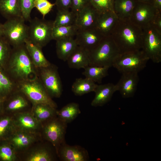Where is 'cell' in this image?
<instances>
[{
    "mask_svg": "<svg viewBox=\"0 0 161 161\" xmlns=\"http://www.w3.org/2000/svg\"><path fill=\"white\" fill-rule=\"evenodd\" d=\"M4 69L18 84L38 78L37 68L32 61L24 44L12 48Z\"/></svg>",
    "mask_w": 161,
    "mask_h": 161,
    "instance_id": "6da1fadb",
    "label": "cell"
},
{
    "mask_svg": "<svg viewBox=\"0 0 161 161\" xmlns=\"http://www.w3.org/2000/svg\"><path fill=\"white\" fill-rule=\"evenodd\" d=\"M110 36L120 54L142 49L143 42L142 29L130 19H118Z\"/></svg>",
    "mask_w": 161,
    "mask_h": 161,
    "instance_id": "7a4b0ae2",
    "label": "cell"
},
{
    "mask_svg": "<svg viewBox=\"0 0 161 161\" xmlns=\"http://www.w3.org/2000/svg\"><path fill=\"white\" fill-rule=\"evenodd\" d=\"M89 53V66L109 68L112 66L114 61L120 54L110 35L104 37Z\"/></svg>",
    "mask_w": 161,
    "mask_h": 161,
    "instance_id": "3957f363",
    "label": "cell"
},
{
    "mask_svg": "<svg viewBox=\"0 0 161 161\" xmlns=\"http://www.w3.org/2000/svg\"><path fill=\"white\" fill-rule=\"evenodd\" d=\"M143 42L142 50L154 63L161 62V31L152 23L142 28Z\"/></svg>",
    "mask_w": 161,
    "mask_h": 161,
    "instance_id": "277c9868",
    "label": "cell"
},
{
    "mask_svg": "<svg viewBox=\"0 0 161 161\" xmlns=\"http://www.w3.org/2000/svg\"><path fill=\"white\" fill-rule=\"evenodd\" d=\"M149 60L141 49L120 54L114 61L112 66L121 73H138L146 67Z\"/></svg>",
    "mask_w": 161,
    "mask_h": 161,
    "instance_id": "5b68a950",
    "label": "cell"
},
{
    "mask_svg": "<svg viewBox=\"0 0 161 161\" xmlns=\"http://www.w3.org/2000/svg\"><path fill=\"white\" fill-rule=\"evenodd\" d=\"M19 90L33 104H44L56 108L57 104L52 99L38 77L18 83Z\"/></svg>",
    "mask_w": 161,
    "mask_h": 161,
    "instance_id": "8992f818",
    "label": "cell"
},
{
    "mask_svg": "<svg viewBox=\"0 0 161 161\" xmlns=\"http://www.w3.org/2000/svg\"><path fill=\"white\" fill-rule=\"evenodd\" d=\"M30 22L27 39L42 48L52 40L54 21L35 17Z\"/></svg>",
    "mask_w": 161,
    "mask_h": 161,
    "instance_id": "52a82bcc",
    "label": "cell"
},
{
    "mask_svg": "<svg viewBox=\"0 0 161 161\" xmlns=\"http://www.w3.org/2000/svg\"><path fill=\"white\" fill-rule=\"evenodd\" d=\"M22 16L7 19L3 24V36L13 47L24 44L28 38V26Z\"/></svg>",
    "mask_w": 161,
    "mask_h": 161,
    "instance_id": "ba28073f",
    "label": "cell"
},
{
    "mask_svg": "<svg viewBox=\"0 0 161 161\" xmlns=\"http://www.w3.org/2000/svg\"><path fill=\"white\" fill-rule=\"evenodd\" d=\"M37 69L38 77L50 96L60 97L63 87L57 66L51 63L46 67L37 68Z\"/></svg>",
    "mask_w": 161,
    "mask_h": 161,
    "instance_id": "9c48e42d",
    "label": "cell"
},
{
    "mask_svg": "<svg viewBox=\"0 0 161 161\" xmlns=\"http://www.w3.org/2000/svg\"><path fill=\"white\" fill-rule=\"evenodd\" d=\"M160 13L152 4L137 2L130 19L142 29L152 23Z\"/></svg>",
    "mask_w": 161,
    "mask_h": 161,
    "instance_id": "30bf717a",
    "label": "cell"
},
{
    "mask_svg": "<svg viewBox=\"0 0 161 161\" xmlns=\"http://www.w3.org/2000/svg\"><path fill=\"white\" fill-rule=\"evenodd\" d=\"M75 36L78 45L89 52L95 48L105 37L95 28L78 30Z\"/></svg>",
    "mask_w": 161,
    "mask_h": 161,
    "instance_id": "8fae6325",
    "label": "cell"
},
{
    "mask_svg": "<svg viewBox=\"0 0 161 161\" xmlns=\"http://www.w3.org/2000/svg\"><path fill=\"white\" fill-rule=\"evenodd\" d=\"M138 73L128 72L122 73L118 82L115 84L117 91L124 98L133 97L136 91L139 81Z\"/></svg>",
    "mask_w": 161,
    "mask_h": 161,
    "instance_id": "7c38bea8",
    "label": "cell"
},
{
    "mask_svg": "<svg viewBox=\"0 0 161 161\" xmlns=\"http://www.w3.org/2000/svg\"><path fill=\"white\" fill-rule=\"evenodd\" d=\"M100 14L89 2L76 16L78 30L95 28Z\"/></svg>",
    "mask_w": 161,
    "mask_h": 161,
    "instance_id": "4fadbf2b",
    "label": "cell"
},
{
    "mask_svg": "<svg viewBox=\"0 0 161 161\" xmlns=\"http://www.w3.org/2000/svg\"><path fill=\"white\" fill-rule=\"evenodd\" d=\"M117 91L115 85L112 83L97 85L94 91L95 96L91 105L94 107L103 106L111 100L113 94Z\"/></svg>",
    "mask_w": 161,
    "mask_h": 161,
    "instance_id": "5bb4252c",
    "label": "cell"
},
{
    "mask_svg": "<svg viewBox=\"0 0 161 161\" xmlns=\"http://www.w3.org/2000/svg\"><path fill=\"white\" fill-rule=\"evenodd\" d=\"M118 19L114 12H107L100 13L95 28L104 37L110 36Z\"/></svg>",
    "mask_w": 161,
    "mask_h": 161,
    "instance_id": "9a60e30c",
    "label": "cell"
},
{
    "mask_svg": "<svg viewBox=\"0 0 161 161\" xmlns=\"http://www.w3.org/2000/svg\"><path fill=\"white\" fill-rule=\"evenodd\" d=\"M89 51L78 46L66 61L68 66L74 69H84L89 64Z\"/></svg>",
    "mask_w": 161,
    "mask_h": 161,
    "instance_id": "2e32d148",
    "label": "cell"
},
{
    "mask_svg": "<svg viewBox=\"0 0 161 161\" xmlns=\"http://www.w3.org/2000/svg\"><path fill=\"white\" fill-rule=\"evenodd\" d=\"M6 108L8 111L14 112L28 108L32 103L27 96L19 89L7 96Z\"/></svg>",
    "mask_w": 161,
    "mask_h": 161,
    "instance_id": "e0dca14e",
    "label": "cell"
},
{
    "mask_svg": "<svg viewBox=\"0 0 161 161\" xmlns=\"http://www.w3.org/2000/svg\"><path fill=\"white\" fill-rule=\"evenodd\" d=\"M65 128L64 123L57 120L51 121L44 128L46 137L54 145L61 143L64 138Z\"/></svg>",
    "mask_w": 161,
    "mask_h": 161,
    "instance_id": "ac0fdd59",
    "label": "cell"
},
{
    "mask_svg": "<svg viewBox=\"0 0 161 161\" xmlns=\"http://www.w3.org/2000/svg\"><path fill=\"white\" fill-rule=\"evenodd\" d=\"M24 44L32 61L36 68L46 67L51 64L45 57L42 48L28 39L25 40Z\"/></svg>",
    "mask_w": 161,
    "mask_h": 161,
    "instance_id": "d6986e66",
    "label": "cell"
},
{
    "mask_svg": "<svg viewBox=\"0 0 161 161\" xmlns=\"http://www.w3.org/2000/svg\"><path fill=\"white\" fill-rule=\"evenodd\" d=\"M78 46L73 37L64 38L56 41V52L58 57L64 61H66Z\"/></svg>",
    "mask_w": 161,
    "mask_h": 161,
    "instance_id": "ffe728a7",
    "label": "cell"
},
{
    "mask_svg": "<svg viewBox=\"0 0 161 161\" xmlns=\"http://www.w3.org/2000/svg\"><path fill=\"white\" fill-rule=\"evenodd\" d=\"M137 2L136 0H114V11L118 19H130Z\"/></svg>",
    "mask_w": 161,
    "mask_h": 161,
    "instance_id": "44dd1931",
    "label": "cell"
},
{
    "mask_svg": "<svg viewBox=\"0 0 161 161\" xmlns=\"http://www.w3.org/2000/svg\"><path fill=\"white\" fill-rule=\"evenodd\" d=\"M60 153L64 161H85L87 160V154L85 151L77 146H63Z\"/></svg>",
    "mask_w": 161,
    "mask_h": 161,
    "instance_id": "7402d4cb",
    "label": "cell"
},
{
    "mask_svg": "<svg viewBox=\"0 0 161 161\" xmlns=\"http://www.w3.org/2000/svg\"><path fill=\"white\" fill-rule=\"evenodd\" d=\"M0 13L7 20L22 16L19 0H0Z\"/></svg>",
    "mask_w": 161,
    "mask_h": 161,
    "instance_id": "603a6c76",
    "label": "cell"
},
{
    "mask_svg": "<svg viewBox=\"0 0 161 161\" xmlns=\"http://www.w3.org/2000/svg\"><path fill=\"white\" fill-rule=\"evenodd\" d=\"M20 114L17 118L16 123L21 131L30 133L38 127L39 122L34 116L27 112Z\"/></svg>",
    "mask_w": 161,
    "mask_h": 161,
    "instance_id": "cb8c5ba5",
    "label": "cell"
},
{
    "mask_svg": "<svg viewBox=\"0 0 161 161\" xmlns=\"http://www.w3.org/2000/svg\"><path fill=\"white\" fill-rule=\"evenodd\" d=\"M18 89V83L4 69L0 68V97L5 98Z\"/></svg>",
    "mask_w": 161,
    "mask_h": 161,
    "instance_id": "d4e9b609",
    "label": "cell"
},
{
    "mask_svg": "<svg viewBox=\"0 0 161 161\" xmlns=\"http://www.w3.org/2000/svg\"><path fill=\"white\" fill-rule=\"evenodd\" d=\"M97 85L88 78H78L72 85V90L75 95L81 96L94 92Z\"/></svg>",
    "mask_w": 161,
    "mask_h": 161,
    "instance_id": "484cf974",
    "label": "cell"
},
{
    "mask_svg": "<svg viewBox=\"0 0 161 161\" xmlns=\"http://www.w3.org/2000/svg\"><path fill=\"white\" fill-rule=\"evenodd\" d=\"M109 67L88 66L84 69L82 73L85 78L95 83H102V79L108 75Z\"/></svg>",
    "mask_w": 161,
    "mask_h": 161,
    "instance_id": "4316f807",
    "label": "cell"
},
{
    "mask_svg": "<svg viewBox=\"0 0 161 161\" xmlns=\"http://www.w3.org/2000/svg\"><path fill=\"white\" fill-rule=\"evenodd\" d=\"M56 112L61 120L68 123L75 119L80 113V111L78 104L72 102L66 105Z\"/></svg>",
    "mask_w": 161,
    "mask_h": 161,
    "instance_id": "83f0119b",
    "label": "cell"
},
{
    "mask_svg": "<svg viewBox=\"0 0 161 161\" xmlns=\"http://www.w3.org/2000/svg\"><path fill=\"white\" fill-rule=\"evenodd\" d=\"M78 30L75 24L67 26H53L52 39L56 41L64 38L73 37L76 35Z\"/></svg>",
    "mask_w": 161,
    "mask_h": 161,
    "instance_id": "f1b7e54d",
    "label": "cell"
},
{
    "mask_svg": "<svg viewBox=\"0 0 161 161\" xmlns=\"http://www.w3.org/2000/svg\"><path fill=\"white\" fill-rule=\"evenodd\" d=\"M55 108L46 104H32V110L34 117L39 121L45 120L52 117L56 112Z\"/></svg>",
    "mask_w": 161,
    "mask_h": 161,
    "instance_id": "f546056e",
    "label": "cell"
},
{
    "mask_svg": "<svg viewBox=\"0 0 161 161\" xmlns=\"http://www.w3.org/2000/svg\"><path fill=\"white\" fill-rule=\"evenodd\" d=\"M54 21V26H67L75 24L76 16L69 10H58Z\"/></svg>",
    "mask_w": 161,
    "mask_h": 161,
    "instance_id": "4dcf8cb0",
    "label": "cell"
},
{
    "mask_svg": "<svg viewBox=\"0 0 161 161\" xmlns=\"http://www.w3.org/2000/svg\"><path fill=\"white\" fill-rule=\"evenodd\" d=\"M34 140V137L30 133L21 131L14 134L11 138L10 142L14 147L20 149L27 147Z\"/></svg>",
    "mask_w": 161,
    "mask_h": 161,
    "instance_id": "1f68e13d",
    "label": "cell"
},
{
    "mask_svg": "<svg viewBox=\"0 0 161 161\" xmlns=\"http://www.w3.org/2000/svg\"><path fill=\"white\" fill-rule=\"evenodd\" d=\"M11 46L3 36L0 37V68L4 69L10 57Z\"/></svg>",
    "mask_w": 161,
    "mask_h": 161,
    "instance_id": "d6a6232c",
    "label": "cell"
},
{
    "mask_svg": "<svg viewBox=\"0 0 161 161\" xmlns=\"http://www.w3.org/2000/svg\"><path fill=\"white\" fill-rule=\"evenodd\" d=\"M89 3L99 13L113 12L114 0H89Z\"/></svg>",
    "mask_w": 161,
    "mask_h": 161,
    "instance_id": "836d02e7",
    "label": "cell"
},
{
    "mask_svg": "<svg viewBox=\"0 0 161 161\" xmlns=\"http://www.w3.org/2000/svg\"><path fill=\"white\" fill-rule=\"evenodd\" d=\"M35 0H19L20 6L22 17L25 21H30V14L34 7Z\"/></svg>",
    "mask_w": 161,
    "mask_h": 161,
    "instance_id": "e575fe53",
    "label": "cell"
},
{
    "mask_svg": "<svg viewBox=\"0 0 161 161\" xmlns=\"http://www.w3.org/2000/svg\"><path fill=\"white\" fill-rule=\"evenodd\" d=\"M55 5V3H52L48 0H35L34 2V7L41 14L43 18Z\"/></svg>",
    "mask_w": 161,
    "mask_h": 161,
    "instance_id": "d590c367",
    "label": "cell"
},
{
    "mask_svg": "<svg viewBox=\"0 0 161 161\" xmlns=\"http://www.w3.org/2000/svg\"><path fill=\"white\" fill-rule=\"evenodd\" d=\"M16 156L13 149L7 144L0 146V159L4 161H13L16 160Z\"/></svg>",
    "mask_w": 161,
    "mask_h": 161,
    "instance_id": "8d00e7d4",
    "label": "cell"
},
{
    "mask_svg": "<svg viewBox=\"0 0 161 161\" xmlns=\"http://www.w3.org/2000/svg\"><path fill=\"white\" fill-rule=\"evenodd\" d=\"M51 157L45 149H42L36 151L31 154L27 158L28 161H50Z\"/></svg>",
    "mask_w": 161,
    "mask_h": 161,
    "instance_id": "74e56055",
    "label": "cell"
},
{
    "mask_svg": "<svg viewBox=\"0 0 161 161\" xmlns=\"http://www.w3.org/2000/svg\"><path fill=\"white\" fill-rule=\"evenodd\" d=\"M12 123V120L9 117L0 120V138L3 136L10 129Z\"/></svg>",
    "mask_w": 161,
    "mask_h": 161,
    "instance_id": "f35d334b",
    "label": "cell"
},
{
    "mask_svg": "<svg viewBox=\"0 0 161 161\" xmlns=\"http://www.w3.org/2000/svg\"><path fill=\"white\" fill-rule=\"evenodd\" d=\"M89 0H72L71 11L76 15L89 3Z\"/></svg>",
    "mask_w": 161,
    "mask_h": 161,
    "instance_id": "ab89813d",
    "label": "cell"
},
{
    "mask_svg": "<svg viewBox=\"0 0 161 161\" xmlns=\"http://www.w3.org/2000/svg\"><path fill=\"white\" fill-rule=\"evenodd\" d=\"M55 3L58 10H69L71 7L72 0H55Z\"/></svg>",
    "mask_w": 161,
    "mask_h": 161,
    "instance_id": "60d3db41",
    "label": "cell"
},
{
    "mask_svg": "<svg viewBox=\"0 0 161 161\" xmlns=\"http://www.w3.org/2000/svg\"><path fill=\"white\" fill-rule=\"evenodd\" d=\"M159 30L161 31V13H159L152 23Z\"/></svg>",
    "mask_w": 161,
    "mask_h": 161,
    "instance_id": "b9f144b4",
    "label": "cell"
},
{
    "mask_svg": "<svg viewBox=\"0 0 161 161\" xmlns=\"http://www.w3.org/2000/svg\"><path fill=\"white\" fill-rule=\"evenodd\" d=\"M153 5L157 10L161 12V0H154Z\"/></svg>",
    "mask_w": 161,
    "mask_h": 161,
    "instance_id": "7bdbcfd3",
    "label": "cell"
},
{
    "mask_svg": "<svg viewBox=\"0 0 161 161\" xmlns=\"http://www.w3.org/2000/svg\"><path fill=\"white\" fill-rule=\"evenodd\" d=\"M137 2L153 4L154 0H136Z\"/></svg>",
    "mask_w": 161,
    "mask_h": 161,
    "instance_id": "ee69618b",
    "label": "cell"
},
{
    "mask_svg": "<svg viewBox=\"0 0 161 161\" xmlns=\"http://www.w3.org/2000/svg\"><path fill=\"white\" fill-rule=\"evenodd\" d=\"M4 32V25L0 23V37L3 36Z\"/></svg>",
    "mask_w": 161,
    "mask_h": 161,
    "instance_id": "f6af8a7d",
    "label": "cell"
},
{
    "mask_svg": "<svg viewBox=\"0 0 161 161\" xmlns=\"http://www.w3.org/2000/svg\"><path fill=\"white\" fill-rule=\"evenodd\" d=\"M5 98L0 97V110L1 109Z\"/></svg>",
    "mask_w": 161,
    "mask_h": 161,
    "instance_id": "bcb514c9",
    "label": "cell"
}]
</instances>
